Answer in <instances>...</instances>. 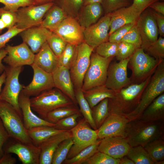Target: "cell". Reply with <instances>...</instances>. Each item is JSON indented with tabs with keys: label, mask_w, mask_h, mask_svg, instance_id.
Instances as JSON below:
<instances>
[{
	"label": "cell",
	"mask_w": 164,
	"mask_h": 164,
	"mask_svg": "<svg viewBox=\"0 0 164 164\" xmlns=\"http://www.w3.org/2000/svg\"><path fill=\"white\" fill-rule=\"evenodd\" d=\"M163 122L147 121L139 118L130 121L126 126L125 138L131 147H144L155 139L163 138Z\"/></svg>",
	"instance_id": "6da1fadb"
},
{
	"label": "cell",
	"mask_w": 164,
	"mask_h": 164,
	"mask_svg": "<svg viewBox=\"0 0 164 164\" xmlns=\"http://www.w3.org/2000/svg\"><path fill=\"white\" fill-rule=\"evenodd\" d=\"M0 118L11 138L25 144H33L22 117L12 105L0 100Z\"/></svg>",
	"instance_id": "7a4b0ae2"
},
{
	"label": "cell",
	"mask_w": 164,
	"mask_h": 164,
	"mask_svg": "<svg viewBox=\"0 0 164 164\" xmlns=\"http://www.w3.org/2000/svg\"><path fill=\"white\" fill-rule=\"evenodd\" d=\"M32 110L44 119L46 114L57 108L74 104L59 90L55 88L43 91L30 98Z\"/></svg>",
	"instance_id": "3957f363"
},
{
	"label": "cell",
	"mask_w": 164,
	"mask_h": 164,
	"mask_svg": "<svg viewBox=\"0 0 164 164\" xmlns=\"http://www.w3.org/2000/svg\"><path fill=\"white\" fill-rule=\"evenodd\" d=\"M113 57L105 58L96 53H92L89 66L84 76L83 92L105 84L110 63Z\"/></svg>",
	"instance_id": "277c9868"
},
{
	"label": "cell",
	"mask_w": 164,
	"mask_h": 164,
	"mask_svg": "<svg viewBox=\"0 0 164 164\" xmlns=\"http://www.w3.org/2000/svg\"><path fill=\"white\" fill-rule=\"evenodd\" d=\"M164 91V70L162 67L157 70L136 108L125 114L129 121L138 118L146 108Z\"/></svg>",
	"instance_id": "5b68a950"
},
{
	"label": "cell",
	"mask_w": 164,
	"mask_h": 164,
	"mask_svg": "<svg viewBox=\"0 0 164 164\" xmlns=\"http://www.w3.org/2000/svg\"><path fill=\"white\" fill-rule=\"evenodd\" d=\"M23 69V67L5 66V71L6 77L5 85L0 94V100L12 105L22 117L19 104V97L25 86L19 83V76Z\"/></svg>",
	"instance_id": "8992f818"
},
{
	"label": "cell",
	"mask_w": 164,
	"mask_h": 164,
	"mask_svg": "<svg viewBox=\"0 0 164 164\" xmlns=\"http://www.w3.org/2000/svg\"><path fill=\"white\" fill-rule=\"evenodd\" d=\"M91 127L83 118L70 130L72 133L73 143L66 159L73 158L82 150L99 140L96 130L92 129Z\"/></svg>",
	"instance_id": "52a82bcc"
},
{
	"label": "cell",
	"mask_w": 164,
	"mask_h": 164,
	"mask_svg": "<svg viewBox=\"0 0 164 164\" xmlns=\"http://www.w3.org/2000/svg\"><path fill=\"white\" fill-rule=\"evenodd\" d=\"M94 49L85 42L77 46L76 54L69 69L75 90L81 89Z\"/></svg>",
	"instance_id": "ba28073f"
},
{
	"label": "cell",
	"mask_w": 164,
	"mask_h": 164,
	"mask_svg": "<svg viewBox=\"0 0 164 164\" xmlns=\"http://www.w3.org/2000/svg\"><path fill=\"white\" fill-rule=\"evenodd\" d=\"M53 4V2H50L19 8L15 12L17 21L15 25L19 28L24 29L40 26L43 17Z\"/></svg>",
	"instance_id": "9c48e42d"
},
{
	"label": "cell",
	"mask_w": 164,
	"mask_h": 164,
	"mask_svg": "<svg viewBox=\"0 0 164 164\" xmlns=\"http://www.w3.org/2000/svg\"><path fill=\"white\" fill-rule=\"evenodd\" d=\"M135 24L141 38V48L145 50L158 39L155 12L149 7L147 8L141 13Z\"/></svg>",
	"instance_id": "30bf717a"
},
{
	"label": "cell",
	"mask_w": 164,
	"mask_h": 164,
	"mask_svg": "<svg viewBox=\"0 0 164 164\" xmlns=\"http://www.w3.org/2000/svg\"><path fill=\"white\" fill-rule=\"evenodd\" d=\"M3 147L4 153H14L23 164H39V146L22 143L11 138Z\"/></svg>",
	"instance_id": "8fae6325"
},
{
	"label": "cell",
	"mask_w": 164,
	"mask_h": 164,
	"mask_svg": "<svg viewBox=\"0 0 164 164\" xmlns=\"http://www.w3.org/2000/svg\"><path fill=\"white\" fill-rule=\"evenodd\" d=\"M110 13L105 14L95 24L84 29V42L94 49L100 44L108 41Z\"/></svg>",
	"instance_id": "7c38bea8"
},
{
	"label": "cell",
	"mask_w": 164,
	"mask_h": 164,
	"mask_svg": "<svg viewBox=\"0 0 164 164\" xmlns=\"http://www.w3.org/2000/svg\"><path fill=\"white\" fill-rule=\"evenodd\" d=\"M129 121L123 115L109 113L101 126L96 130L98 138L114 137L125 138L126 128Z\"/></svg>",
	"instance_id": "4fadbf2b"
},
{
	"label": "cell",
	"mask_w": 164,
	"mask_h": 164,
	"mask_svg": "<svg viewBox=\"0 0 164 164\" xmlns=\"http://www.w3.org/2000/svg\"><path fill=\"white\" fill-rule=\"evenodd\" d=\"M31 66L33 71L32 80L29 84L24 86L22 93L30 97H34L55 87L51 73L44 71L33 63Z\"/></svg>",
	"instance_id": "5bb4252c"
},
{
	"label": "cell",
	"mask_w": 164,
	"mask_h": 164,
	"mask_svg": "<svg viewBox=\"0 0 164 164\" xmlns=\"http://www.w3.org/2000/svg\"><path fill=\"white\" fill-rule=\"evenodd\" d=\"M5 49L7 54L3 61L9 66L17 67L31 66L33 63L35 54L23 42L15 46L8 45Z\"/></svg>",
	"instance_id": "9a60e30c"
},
{
	"label": "cell",
	"mask_w": 164,
	"mask_h": 164,
	"mask_svg": "<svg viewBox=\"0 0 164 164\" xmlns=\"http://www.w3.org/2000/svg\"><path fill=\"white\" fill-rule=\"evenodd\" d=\"M84 29L76 18L67 16L52 32L60 36L67 43L77 45L84 42Z\"/></svg>",
	"instance_id": "2e32d148"
},
{
	"label": "cell",
	"mask_w": 164,
	"mask_h": 164,
	"mask_svg": "<svg viewBox=\"0 0 164 164\" xmlns=\"http://www.w3.org/2000/svg\"><path fill=\"white\" fill-rule=\"evenodd\" d=\"M130 57L109 66L105 84L107 88L116 90L129 83L130 79L128 77L127 69Z\"/></svg>",
	"instance_id": "e0dca14e"
},
{
	"label": "cell",
	"mask_w": 164,
	"mask_h": 164,
	"mask_svg": "<svg viewBox=\"0 0 164 164\" xmlns=\"http://www.w3.org/2000/svg\"><path fill=\"white\" fill-rule=\"evenodd\" d=\"M131 147L126 139L124 137H108L101 139L98 151L113 158L120 159L127 155Z\"/></svg>",
	"instance_id": "ac0fdd59"
},
{
	"label": "cell",
	"mask_w": 164,
	"mask_h": 164,
	"mask_svg": "<svg viewBox=\"0 0 164 164\" xmlns=\"http://www.w3.org/2000/svg\"><path fill=\"white\" fill-rule=\"evenodd\" d=\"M52 33V31L40 26L26 29L19 34L23 42L30 47L34 53H36Z\"/></svg>",
	"instance_id": "d6986e66"
},
{
	"label": "cell",
	"mask_w": 164,
	"mask_h": 164,
	"mask_svg": "<svg viewBox=\"0 0 164 164\" xmlns=\"http://www.w3.org/2000/svg\"><path fill=\"white\" fill-rule=\"evenodd\" d=\"M141 13L132 4L110 13L109 36L121 27L128 24L135 23Z\"/></svg>",
	"instance_id": "ffe728a7"
},
{
	"label": "cell",
	"mask_w": 164,
	"mask_h": 164,
	"mask_svg": "<svg viewBox=\"0 0 164 164\" xmlns=\"http://www.w3.org/2000/svg\"><path fill=\"white\" fill-rule=\"evenodd\" d=\"M52 74L54 87L67 96L77 106V104L75 89L69 69L63 66H58Z\"/></svg>",
	"instance_id": "44dd1931"
},
{
	"label": "cell",
	"mask_w": 164,
	"mask_h": 164,
	"mask_svg": "<svg viewBox=\"0 0 164 164\" xmlns=\"http://www.w3.org/2000/svg\"><path fill=\"white\" fill-rule=\"evenodd\" d=\"M19 104L21 111L24 124L27 130L40 126L55 127V124L48 122L33 112L31 107L30 97L21 92L19 97Z\"/></svg>",
	"instance_id": "7402d4cb"
},
{
	"label": "cell",
	"mask_w": 164,
	"mask_h": 164,
	"mask_svg": "<svg viewBox=\"0 0 164 164\" xmlns=\"http://www.w3.org/2000/svg\"><path fill=\"white\" fill-rule=\"evenodd\" d=\"M72 136L70 131H65L54 135L39 146L40 150L39 164H52L54 152L59 144L64 140Z\"/></svg>",
	"instance_id": "603a6c76"
},
{
	"label": "cell",
	"mask_w": 164,
	"mask_h": 164,
	"mask_svg": "<svg viewBox=\"0 0 164 164\" xmlns=\"http://www.w3.org/2000/svg\"><path fill=\"white\" fill-rule=\"evenodd\" d=\"M135 75L142 76L151 71L156 65V60L146 53L142 48L136 49L129 60Z\"/></svg>",
	"instance_id": "cb8c5ba5"
},
{
	"label": "cell",
	"mask_w": 164,
	"mask_h": 164,
	"mask_svg": "<svg viewBox=\"0 0 164 164\" xmlns=\"http://www.w3.org/2000/svg\"><path fill=\"white\" fill-rule=\"evenodd\" d=\"M33 63L47 72L52 73L58 66V57L46 42L35 54Z\"/></svg>",
	"instance_id": "d4e9b609"
},
{
	"label": "cell",
	"mask_w": 164,
	"mask_h": 164,
	"mask_svg": "<svg viewBox=\"0 0 164 164\" xmlns=\"http://www.w3.org/2000/svg\"><path fill=\"white\" fill-rule=\"evenodd\" d=\"M103 11L102 6L99 3L84 5L76 19L80 25L85 29L97 22Z\"/></svg>",
	"instance_id": "484cf974"
},
{
	"label": "cell",
	"mask_w": 164,
	"mask_h": 164,
	"mask_svg": "<svg viewBox=\"0 0 164 164\" xmlns=\"http://www.w3.org/2000/svg\"><path fill=\"white\" fill-rule=\"evenodd\" d=\"M138 118L147 121H163L164 94H161L155 99Z\"/></svg>",
	"instance_id": "4316f807"
},
{
	"label": "cell",
	"mask_w": 164,
	"mask_h": 164,
	"mask_svg": "<svg viewBox=\"0 0 164 164\" xmlns=\"http://www.w3.org/2000/svg\"><path fill=\"white\" fill-rule=\"evenodd\" d=\"M112 91L104 85L83 92L84 97L92 108L104 99L114 98V95Z\"/></svg>",
	"instance_id": "83f0119b"
},
{
	"label": "cell",
	"mask_w": 164,
	"mask_h": 164,
	"mask_svg": "<svg viewBox=\"0 0 164 164\" xmlns=\"http://www.w3.org/2000/svg\"><path fill=\"white\" fill-rule=\"evenodd\" d=\"M45 15L40 26L51 31L57 27L67 17L63 10L54 4Z\"/></svg>",
	"instance_id": "f1b7e54d"
},
{
	"label": "cell",
	"mask_w": 164,
	"mask_h": 164,
	"mask_svg": "<svg viewBox=\"0 0 164 164\" xmlns=\"http://www.w3.org/2000/svg\"><path fill=\"white\" fill-rule=\"evenodd\" d=\"M27 131L33 144L39 146L51 136L65 131L57 129L54 127L40 126Z\"/></svg>",
	"instance_id": "f546056e"
},
{
	"label": "cell",
	"mask_w": 164,
	"mask_h": 164,
	"mask_svg": "<svg viewBox=\"0 0 164 164\" xmlns=\"http://www.w3.org/2000/svg\"><path fill=\"white\" fill-rule=\"evenodd\" d=\"M144 148L154 164H164L163 138L155 139L147 143Z\"/></svg>",
	"instance_id": "4dcf8cb0"
},
{
	"label": "cell",
	"mask_w": 164,
	"mask_h": 164,
	"mask_svg": "<svg viewBox=\"0 0 164 164\" xmlns=\"http://www.w3.org/2000/svg\"><path fill=\"white\" fill-rule=\"evenodd\" d=\"M75 91L76 101L83 118L93 129L97 130L92 118L91 108L84 97L81 89L75 90Z\"/></svg>",
	"instance_id": "1f68e13d"
},
{
	"label": "cell",
	"mask_w": 164,
	"mask_h": 164,
	"mask_svg": "<svg viewBox=\"0 0 164 164\" xmlns=\"http://www.w3.org/2000/svg\"><path fill=\"white\" fill-rule=\"evenodd\" d=\"M80 112L76 105L57 108L47 114L43 119L50 123L56 124L60 120L71 115Z\"/></svg>",
	"instance_id": "d6a6232c"
},
{
	"label": "cell",
	"mask_w": 164,
	"mask_h": 164,
	"mask_svg": "<svg viewBox=\"0 0 164 164\" xmlns=\"http://www.w3.org/2000/svg\"><path fill=\"white\" fill-rule=\"evenodd\" d=\"M84 0H54V4L61 8L67 16L76 18L84 5Z\"/></svg>",
	"instance_id": "836d02e7"
},
{
	"label": "cell",
	"mask_w": 164,
	"mask_h": 164,
	"mask_svg": "<svg viewBox=\"0 0 164 164\" xmlns=\"http://www.w3.org/2000/svg\"><path fill=\"white\" fill-rule=\"evenodd\" d=\"M109 98H106L91 108L92 118L97 129L109 116Z\"/></svg>",
	"instance_id": "e575fe53"
},
{
	"label": "cell",
	"mask_w": 164,
	"mask_h": 164,
	"mask_svg": "<svg viewBox=\"0 0 164 164\" xmlns=\"http://www.w3.org/2000/svg\"><path fill=\"white\" fill-rule=\"evenodd\" d=\"M101 140L88 146L76 155L69 159H66L63 162L64 164H83L89 158L98 151Z\"/></svg>",
	"instance_id": "d590c367"
},
{
	"label": "cell",
	"mask_w": 164,
	"mask_h": 164,
	"mask_svg": "<svg viewBox=\"0 0 164 164\" xmlns=\"http://www.w3.org/2000/svg\"><path fill=\"white\" fill-rule=\"evenodd\" d=\"M126 156L135 164H154L144 147L141 145L131 147Z\"/></svg>",
	"instance_id": "8d00e7d4"
},
{
	"label": "cell",
	"mask_w": 164,
	"mask_h": 164,
	"mask_svg": "<svg viewBox=\"0 0 164 164\" xmlns=\"http://www.w3.org/2000/svg\"><path fill=\"white\" fill-rule=\"evenodd\" d=\"M72 137L65 139L59 145L54 153L52 164H61L66 159L73 144Z\"/></svg>",
	"instance_id": "74e56055"
},
{
	"label": "cell",
	"mask_w": 164,
	"mask_h": 164,
	"mask_svg": "<svg viewBox=\"0 0 164 164\" xmlns=\"http://www.w3.org/2000/svg\"><path fill=\"white\" fill-rule=\"evenodd\" d=\"M77 46L67 43L64 50L58 57V66H63L70 69L76 54Z\"/></svg>",
	"instance_id": "f35d334b"
},
{
	"label": "cell",
	"mask_w": 164,
	"mask_h": 164,
	"mask_svg": "<svg viewBox=\"0 0 164 164\" xmlns=\"http://www.w3.org/2000/svg\"><path fill=\"white\" fill-rule=\"evenodd\" d=\"M46 42L58 57L61 54L67 43L60 36L53 32L48 37Z\"/></svg>",
	"instance_id": "ab89813d"
},
{
	"label": "cell",
	"mask_w": 164,
	"mask_h": 164,
	"mask_svg": "<svg viewBox=\"0 0 164 164\" xmlns=\"http://www.w3.org/2000/svg\"><path fill=\"white\" fill-rule=\"evenodd\" d=\"M133 2V0H102L101 5L106 14L119 9L129 6Z\"/></svg>",
	"instance_id": "60d3db41"
},
{
	"label": "cell",
	"mask_w": 164,
	"mask_h": 164,
	"mask_svg": "<svg viewBox=\"0 0 164 164\" xmlns=\"http://www.w3.org/2000/svg\"><path fill=\"white\" fill-rule=\"evenodd\" d=\"M118 43L108 41L103 43L96 47V53L107 58L116 56L118 52Z\"/></svg>",
	"instance_id": "b9f144b4"
},
{
	"label": "cell",
	"mask_w": 164,
	"mask_h": 164,
	"mask_svg": "<svg viewBox=\"0 0 164 164\" xmlns=\"http://www.w3.org/2000/svg\"><path fill=\"white\" fill-rule=\"evenodd\" d=\"M120 159L113 158L103 152L98 151L83 164H119Z\"/></svg>",
	"instance_id": "7bdbcfd3"
},
{
	"label": "cell",
	"mask_w": 164,
	"mask_h": 164,
	"mask_svg": "<svg viewBox=\"0 0 164 164\" xmlns=\"http://www.w3.org/2000/svg\"><path fill=\"white\" fill-rule=\"evenodd\" d=\"M148 80H146L140 84L131 85L122 89L121 91V94L123 99L128 101L134 99L142 90Z\"/></svg>",
	"instance_id": "ee69618b"
},
{
	"label": "cell",
	"mask_w": 164,
	"mask_h": 164,
	"mask_svg": "<svg viewBox=\"0 0 164 164\" xmlns=\"http://www.w3.org/2000/svg\"><path fill=\"white\" fill-rule=\"evenodd\" d=\"M82 116L79 112L66 117L55 124V128L57 129L64 131H70L77 124V119Z\"/></svg>",
	"instance_id": "f6af8a7d"
},
{
	"label": "cell",
	"mask_w": 164,
	"mask_h": 164,
	"mask_svg": "<svg viewBox=\"0 0 164 164\" xmlns=\"http://www.w3.org/2000/svg\"><path fill=\"white\" fill-rule=\"evenodd\" d=\"M121 41L132 44L136 49L141 47L142 44L141 38L135 24L124 36Z\"/></svg>",
	"instance_id": "bcb514c9"
},
{
	"label": "cell",
	"mask_w": 164,
	"mask_h": 164,
	"mask_svg": "<svg viewBox=\"0 0 164 164\" xmlns=\"http://www.w3.org/2000/svg\"><path fill=\"white\" fill-rule=\"evenodd\" d=\"M145 50L156 58L161 59L164 57V38L160 36L151 44Z\"/></svg>",
	"instance_id": "7dc6e473"
},
{
	"label": "cell",
	"mask_w": 164,
	"mask_h": 164,
	"mask_svg": "<svg viewBox=\"0 0 164 164\" xmlns=\"http://www.w3.org/2000/svg\"><path fill=\"white\" fill-rule=\"evenodd\" d=\"M0 3L4 5L2 8L5 10L15 12L19 8L34 5L29 0H0Z\"/></svg>",
	"instance_id": "c3c4849f"
},
{
	"label": "cell",
	"mask_w": 164,
	"mask_h": 164,
	"mask_svg": "<svg viewBox=\"0 0 164 164\" xmlns=\"http://www.w3.org/2000/svg\"><path fill=\"white\" fill-rule=\"evenodd\" d=\"M136 49L132 44L124 42L118 43L117 54L116 56L117 60L120 61L130 57L134 53Z\"/></svg>",
	"instance_id": "681fc988"
},
{
	"label": "cell",
	"mask_w": 164,
	"mask_h": 164,
	"mask_svg": "<svg viewBox=\"0 0 164 164\" xmlns=\"http://www.w3.org/2000/svg\"><path fill=\"white\" fill-rule=\"evenodd\" d=\"M135 23L128 24L118 29L109 36L108 41L116 43L121 42L124 36Z\"/></svg>",
	"instance_id": "f907efd6"
},
{
	"label": "cell",
	"mask_w": 164,
	"mask_h": 164,
	"mask_svg": "<svg viewBox=\"0 0 164 164\" xmlns=\"http://www.w3.org/2000/svg\"><path fill=\"white\" fill-rule=\"evenodd\" d=\"M26 29H21L16 25L8 29V30L0 35V50L6 46V44L13 37Z\"/></svg>",
	"instance_id": "816d5d0a"
},
{
	"label": "cell",
	"mask_w": 164,
	"mask_h": 164,
	"mask_svg": "<svg viewBox=\"0 0 164 164\" xmlns=\"http://www.w3.org/2000/svg\"><path fill=\"white\" fill-rule=\"evenodd\" d=\"M0 18L8 29L15 26L17 21L15 12L5 10L2 8H0Z\"/></svg>",
	"instance_id": "f5cc1de1"
},
{
	"label": "cell",
	"mask_w": 164,
	"mask_h": 164,
	"mask_svg": "<svg viewBox=\"0 0 164 164\" xmlns=\"http://www.w3.org/2000/svg\"><path fill=\"white\" fill-rule=\"evenodd\" d=\"M10 138L0 118V159L4 154L3 147Z\"/></svg>",
	"instance_id": "db71d44e"
},
{
	"label": "cell",
	"mask_w": 164,
	"mask_h": 164,
	"mask_svg": "<svg viewBox=\"0 0 164 164\" xmlns=\"http://www.w3.org/2000/svg\"><path fill=\"white\" fill-rule=\"evenodd\" d=\"M158 0H133L132 4L141 13L152 3Z\"/></svg>",
	"instance_id": "11a10c76"
},
{
	"label": "cell",
	"mask_w": 164,
	"mask_h": 164,
	"mask_svg": "<svg viewBox=\"0 0 164 164\" xmlns=\"http://www.w3.org/2000/svg\"><path fill=\"white\" fill-rule=\"evenodd\" d=\"M155 19L159 34L163 37L164 36V15L155 12Z\"/></svg>",
	"instance_id": "9f6ffc18"
},
{
	"label": "cell",
	"mask_w": 164,
	"mask_h": 164,
	"mask_svg": "<svg viewBox=\"0 0 164 164\" xmlns=\"http://www.w3.org/2000/svg\"><path fill=\"white\" fill-rule=\"evenodd\" d=\"M11 153H4L0 159V164H15L16 163V159L13 157Z\"/></svg>",
	"instance_id": "6f0895ef"
},
{
	"label": "cell",
	"mask_w": 164,
	"mask_h": 164,
	"mask_svg": "<svg viewBox=\"0 0 164 164\" xmlns=\"http://www.w3.org/2000/svg\"><path fill=\"white\" fill-rule=\"evenodd\" d=\"M149 7L155 12L164 15V2L157 1L152 3Z\"/></svg>",
	"instance_id": "680465c9"
},
{
	"label": "cell",
	"mask_w": 164,
	"mask_h": 164,
	"mask_svg": "<svg viewBox=\"0 0 164 164\" xmlns=\"http://www.w3.org/2000/svg\"><path fill=\"white\" fill-rule=\"evenodd\" d=\"M7 54V52L5 49L3 48L0 50V74H1L5 69V66L2 63V60Z\"/></svg>",
	"instance_id": "91938a15"
},
{
	"label": "cell",
	"mask_w": 164,
	"mask_h": 164,
	"mask_svg": "<svg viewBox=\"0 0 164 164\" xmlns=\"http://www.w3.org/2000/svg\"><path fill=\"white\" fill-rule=\"evenodd\" d=\"M34 5H39L50 2H53L54 0H29Z\"/></svg>",
	"instance_id": "94428289"
},
{
	"label": "cell",
	"mask_w": 164,
	"mask_h": 164,
	"mask_svg": "<svg viewBox=\"0 0 164 164\" xmlns=\"http://www.w3.org/2000/svg\"><path fill=\"white\" fill-rule=\"evenodd\" d=\"M119 164H135L134 162L126 155L120 159Z\"/></svg>",
	"instance_id": "6125c7cd"
},
{
	"label": "cell",
	"mask_w": 164,
	"mask_h": 164,
	"mask_svg": "<svg viewBox=\"0 0 164 164\" xmlns=\"http://www.w3.org/2000/svg\"><path fill=\"white\" fill-rule=\"evenodd\" d=\"M6 77V74L5 71L0 75V94L2 91V87L4 83Z\"/></svg>",
	"instance_id": "be15d7a7"
},
{
	"label": "cell",
	"mask_w": 164,
	"mask_h": 164,
	"mask_svg": "<svg viewBox=\"0 0 164 164\" xmlns=\"http://www.w3.org/2000/svg\"><path fill=\"white\" fill-rule=\"evenodd\" d=\"M102 0H84V5L94 3H98L101 4Z\"/></svg>",
	"instance_id": "e7e4bbea"
},
{
	"label": "cell",
	"mask_w": 164,
	"mask_h": 164,
	"mask_svg": "<svg viewBox=\"0 0 164 164\" xmlns=\"http://www.w3.org/2000/svg\"><path fill=\"white\" fill-rule=\"evenodd\" d=\"M6 28V26L2 20L0 18V34L4 29Z\"/></svg>",
	"instance_id": "03108f58"
},
{
	"label": "cell",
	"mask_w": 164,
	"mask_h": 164,
	"mask_svg": "<svg viewBox=\"0 0 164 164\" xmlns=\"http://www.w3.org/2000/svg\"><path fill=\"white\" fill-rule=\"evenodd\" d=\"M158 1H163L164 0H158Z\"/></svg>",
	"instance_id": "003e7915"
}]
</instances>
